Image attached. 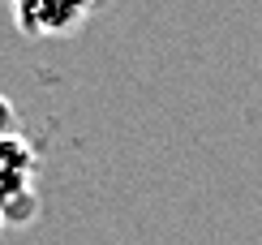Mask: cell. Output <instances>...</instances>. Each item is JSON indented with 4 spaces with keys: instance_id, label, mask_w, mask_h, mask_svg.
<instances>
[{
    "instance_id": "cell-2",
    "label": "cell",
    "mask_w": 262,
    "mask_h": 245,
    "mask_svg": "<svg viewBox=\"0 0 262 245\" xmlns=\"http://www.w3.org/2000/svg\"><path fill=\"white\" fill-rule=\"evenodd\" d=\"M30 172H35V155L17 138H0V211H9L17 198L35 194L30 189Z\"/></svg>"
},
{
    "instance_id": "cell-1",
    "label": "cell",
    "mask_w": 262,
    "mask_h": 245,
    "mask_svg": "<svg viewBox=\"0 0 262 245\" xmlns=\"http://www.w3.org/2000/svg\"><path fill=\"white\" fill-rule=\"evenodd\" d=\"M103 0H13L21 35H69Z\"/></svg>"
},
{
    "instance_id": "cell-3",
    "label": "cell",
    "mask_w": 262,
    "mask_h": 245,
    "mask_svg": "<svg viewBox=\"0 0 262 245\" xmlns=\"http://www.w3.org/2000/svg\"><path fill=\"white\" fill-rule=\"evenodd\" d=\"M13 133H17V112H13V104L0 95V138H13Z\"/></svg>"
},
{
    "instance_id": "cell-4",
    "label": "cell",
    "mask_w": 262,
    "mask_h": 245,
    "mask_svg": "<svg viewBox=\"0 0 262 245\" xmlns=\"http://www.w3.org/2000/svg\"><path fill=\"white\" fill-rule=\"evenodd\" d=\"M0 224H5V219H0Z\"/></svg>"
}]
</instances>
